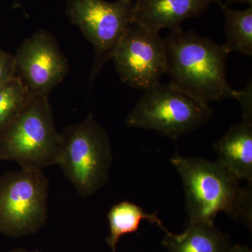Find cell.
I'll use <instances>...</instances> for the list:
<instances>
[{"label": "cell", "instance_id": "obj_1", "mask_svg": "<svg viewBox=\"0 0 252 252\" xmlns=\"http://www.w3.org/2000/svg\"><path fill=\"white\" fill-rule=\"evenodd\" d=\"M170 162L182 178L189 223L214 224L224 212L252 229V184L242 188L218 161L176 154Z\"/></svg>", "mask_w": 252, "mask_h": 252}, {"label": "cell", "instance_id": "obj_2", "mask_svg": "<svg viewBox=\"0 0 252 252\" xmlns=\"http://www.w3.org/2000/svg\"><path fill=\"white\" fill-rule=\"evenodd\" d=\"M163 39L170 82L207 104L237 99L239 91L226 79L229 54L224 46L182 28L172 30Z\"/></svg>", "mask_w": 252, "mask_h": 252}, {"label": "cell", "instance_id": "obj_3", "mask_svg": "<svg viewBox=\"0 0 252 252\" xmlns=\"http://www.w3.org/2000/svg\"><path fill=\"white\" fill-rule=\"evenodd\" d=\"M61 151L49 95L34 96L0 133V160H12L21 168L43 170L58 165Z\"/></svg>", "mask_w": 252, "mask_h": 252}, {"label": "cell", "instance_id": "obj_4", "mask_svg": "<svg viewBox=\"0 0 252 252\" xmlns=\"http://www.w3.org/2000/svg\"><path fill=\"white\" fill-rule=\"evenodd\" d=\"M61 136L58 165L80 196L94 195L109 181L113 154L108 134L89 114L82 122L66 126Z\"/></svg>", "mask_w": 252, "mask_h": 252}, {"label": "cell", "instance_id": "obj_5", "mask_svg": "<svg viewBox=\"0 0 252 252\" xmlns=\"http://www.w3.org/2000/svg\"><path fill=\"white\" fill-rule=\"evenodd\" d=\"M213 110L204 102L172 83L144 91L126 117L127 127L157 131L175 140L206 124Z\"/></svg>", "mask_w": 252, "mask_h": 252}, {"label": "cell", "instance_id": "obj_6", "mask_svg": "<svg viewBox=\"0 0 252 252\" xmlns=\"http://www.w3.org/2000/svg\"><path fill=\"white\" fill-rule=\"evenodd\" d=\"M49 183L42 170L21 168L0 177V233L18 238L44 226Z\"/></svg>", "mask_w": 252, "mask_h": 252}, {"label": "cell", "instance_id": "obj_7", "mask_svg": "<svg viewBox=\"0 0 252 252\" xmlns=\"http://www.w3.org/2000/svg\"><path fill=\"white\" fill-rule=\"evenodd\" d=\"M66 14L92 44L94 59L91 85L109 60L128 28L135 23L134 3L126 0H67Z\"/></svg>", "mask_w": 252, "mask_h": 252}, {"label": "cell", "instance_id": "obj_8", "mask_svg": "<svg viewBox=\"0 0 252 252\" xmlns=\"http://www.w3.org/2000/svg\"><path fill=\"white\" fill-rule=\"evenodd\" d=\"M111 60L123 82L138 90L157 85L167 74L164 39L137 23L126 31Z\"/></svg>", "mask_w": 252, "mask_h": 252}, {"label": "cell", "instance_id": "obj_9", "mask_svg": "<svg viewBox=\"0 0 252 252\" xmlns=\"http://www.w3.org/2000/svg\"><path fill=\"white\" fill-rule=\"evenodd\" d=\"M16 77L33 96L49 95L69 72L67 58L51 33L40 29L27 38L14 56Z\"/></svg>", "mask_w": 252, "mask_h": 252}, {"label": "cell", "instance_id": "obj_10", "mask_svg": "<svg viewBox=\"0 0 252 252\" xmlns=\"http://www.w3.org/2000/svg\"><path fill=\"white\" fill-rule=\"evenodd\" d=\"M221 0H136L135 23L151 31L175 30L189 18L199 17Z\"/></svg>", "mask_w": 252, "mask_h": 252}, {"label": "cell", "instance_id": "obj_11", "mask_svg": "<svg viewBox=\"0 0 252 252\" xmlns=\"http://www.w3.org/2000/svg\"><path fill=\"white\" fill-rule=\"evenodd\" d=\"M214 148L217 161L237 180L252 184V123L243 121L233 124Z\"/></svg>", "mask_w": 252, "mask_h": 252}, {"label": "cell", "instance_id": "obj_12", "mask_svg": "<svg viewBox=\"0 0 252 252\" xmlns=\"http://www.w3.org/2000/svg\"><path fill=\"white\" fill-rule=\"evenodd\" d=\"M162 245L168 252H228L232 246L229 237L215 223L189 222L180 234L165 232Z\"/></svg>", "mask_w": 252, "mask_h": 252}, {"label": "cell", "instance_id": "obj_13", "mask_svg": "<svg viewBox=\"0 0 252 252\" xmlns=\"http://www.w3.org/2000/svg\"><path fill=\"white\" fill-rule=\"evenodd\" d=\"M109 225V235L106 239L112 252H116L119 239L124 235L138 231L142 220H147L152 224L158 225L167 232L161 220L157 214L144 211L139 205L124 200L113 205L107 214Z\"/></svg>", "mask_w": 252, "mask_h": 252}, {"label": "cell", "instance_id": "obj_14", "mask_svg": "<svg viewBox=\"0 0 252 252\" xmlns=\"http://www.w3.org/2000/svg\"><path fill=\"white\" fill-rule=\"evenodd\" d=\"M225 18L226 42L225 49L228 54L241 53L245 56H252V6L244 10L230 9L219 1Z\"/></svg>", "mask_w": 252, "mask_h": 252}, {"label": "cell", "instance_id": "obj_15", "mask_svg": "<svg viewBox=\"0 0 252 252\" xmlns=\"http://www.w3.org/2000/svg\"><path fill=\"white\" fill-rule=\"evenodd\" d=\"M33 97L16 77L0 87V133L14 122Z\"/></svg>", "mask_w": 252, "mask_h": 252}, {"label": "cell", "instance_id": "obj_16", "mask_svg": "<svg viewBox=\"0 0 252 252\" xmlns=\"http://www.w3.org/2000/svg\"><path fill=\"white\" fill-rule=\"evenodd\" d=\"M16 77L14 56L2 51L0 53V87Z\"/></svg>", "mask_w": 252, "mask_h": 252}, {"label": "cell", "instance_id": "obj_17", "mask_svg": "<svg viewBox=\"0 0 252 252\" xmlns=\"http://www.w3.org/2000/svg\"><path fill=\"white\" fill-rule=\"evenodd\" d=\"M237 100L240 102L242 107V114L244 122L252 123V81L247 84L243 90L239 91Z\"/></svg>", "mask_w": 252, "mask_h": 252}, {"label": "cell", "instance_id": "obj_18", "mask_svg": "<svg viewBox=\"0 0 252 252\" xmlns=\"http://www.w3.org/2000/svg\"><path fill=\"white\" fill-rule=\"evenodd\" d=\"M228 252H252L248 247L241 245H232Z\"/></svg>", "mask_w": 252, "mask_h": 252}, {"label": "cell", "instance_id": "obj_19", "mask_svg": "<svg viewBox=\"0 0 252 252\" xmlns=\"http://www.w3.org/2000/svg\"><path fill=\"white\" fill-rule=\"evenodd\" d=\"M232 3H246L250 6H252V0H225V2L223 4L226 6H229V4Z\"/></svg>", "mask_w": 252, "mask_h": 252}, {"label": "cell", "instance_id": "obj_20", "mask_svg": "<svg viewBox=\"0 0 252 252\" xmlns=\"http://www.w3.org/2000/svg\"><path fill=\"white\" fill-rule=\"evenodd\" d=\"M10 252H28L26 251V250H23V249H18V250H12V251H11Z\"/></svg>", "mask_w": 252, "mask_h": 252}, {"label": "cell", "instance_id": "obj_21", "mask_svg": "<svg viewBox=\"0 0 252 252\" xmlns=\"http://www.w3.org/2000/svg\"><path fill=\"white\" fill-rule=\"evenodd\" d=\"M126 1H130V2H135L136 0H126Z\"/></svg>", "mask_w": 252, "mask_h": 252}, {"label": "cell", "instance_id": "obj_22", "mask_svg": "<svg viewBox=\"0 0 252 252\" xmlns=\"http://www.w3.org/2000/svg\"><path fill=\"white\" fill-rule=\"evenodd\" d=\"M1 51H2V50L0 49V53H1Z\"/></svg>", "mask_w": 252, "mask_h": 252}]
</instances>
